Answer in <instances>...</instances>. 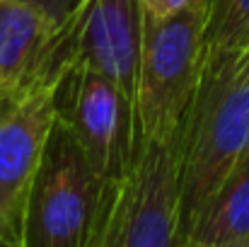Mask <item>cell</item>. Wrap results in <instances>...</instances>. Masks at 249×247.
I'll return each mask as SVG.
<instances>
[{
    "label": "cell",
    "instance_id": "obj_15",
    "mask_svg": "<svg viewBox=\"0 0 249 247\" xmlns=\"http://www.w3.org/2000/svg\"><path fill=\"white\" fill-rule=\"evenodd\" d=\"M0 247H22V243H12V240H2Z\"/></svg>",
    "mask_w": 249,
    "mask_h": 247
},
{
    "label": "cell",
    "instance_id": "obj_2",
    "mask_svg": "<svg viewBox=\"0 0 249 247\" xmlns=\"http://www.w3.org/2000/svg\"><path fill=\"white\" fill-rule=\"evenodd\" d=\"M109 184L56 112L41 148L22 218V247H92Z\"/></svg>",
    "mask_w": 249,
    "mask_h": 247
},
{
    "label": "cell",
    "instance_id": "obj_4",
    "mask_svg": "<svg viewBox=\"0 0 249 247\" xmlns=\"http://www.w3.org/2000/svg\"><path fill=\"white\" fill-rule=\"evenodd\" d=\"M181 136L138 141L131 170L109 187L92 247H186L181 230Z\"/></svg>",
    "mask_w": 249,
    "mask_h": 247
},
{
    "label": "cell",
    "instance_id": "obj_8",
    "mask_svg": "<svg viewBox=\"0 0 249 247\" xmlns=\"http://www.w3.org/2000/svg\"><path fill=\"white\" fill-rule=\"evenodd\" d=\"M58 22L29 0H0V90L15 87L36 66Z\"/></svg>",
    "mask_w": 249,
    "mask_h": 247
},
{
    "label": "cell",
    "instance_id": "obj_7",
    "mask_svg": "<svg viewBox=\"0 0 249 247\" xmlns=\"http://www.w3.org/2000/svg\"><path fill=\"white\" fill-rule=\"evenodd\" d=\"M68 32L75 63L114 80L136 97L143 15L138 0H80L61 22Z\"/></svg>",
    "mask_w": 249,
    "mask_h": 247
},
{
    "label": "cell",
    "instance_id": "obj_11",
    "mask_svg": "<svg viewBox=\"0 0 249 247\" xmlns=\"http://www.w3.org/2000/svg\"><path fill=\"white\" fill-rule=\"evenodd\" d=\"M191 0H138V7L143 15H150V17H169L179 10H184Z\"/></svg>",
    "mask_w": 249,
    "mask_h": 247
},
{
    "label": "cell",
    "instance_id": "obj_6",
    "mask_svg": "<svg viewBox=\"0 0 249 247\" xmlns=\"http://www.w3.org/2000/svg\"><path fill=\"white\" fill-rule=\"evenodd\" d=\"M56 112L71 124L104 182L119 184L138 151L133 97L107 76L75 63L58 87Z\"/></svg>",
    "mask_w": 249,
    "mask_h": 247
},
{
    "label": "cell",
    "instance_id": "obj_1",
    "mask_svg": "<svg viewBox=\"0 0 249 247\" xmlns=\"http://www.w3.org/2000/svg\"><path fill=\"white\" fill-rule=\"evenodd\" d=\"M206 27L208 0H191L184 10L162 19L143 15L133 97L138 141L181 136L203 78Z\"/></svg>",
    "mask_w": 249,
    "mask_h": 247
},
{
    "label": "cell",
    "instance_id": "obj_5",
    "mask_svg": "<svg viewBox=\"0 0 249 247\" xmlns=\"http://www.w3.org/2000/svg\"><path fill=\"white\" fill-rule=\"evenodd\" d=\"M68 71L44 49L24 80L0 90V243H19L27 196Z\"/></svg>",
    "mask_w": 249,
    "mask_h": 247
},
{
    "label": "cell",
    "instance_id": "obj_14",
    "mask_svg": "<svg viewBox=\"0 0 249 247\" xmlns=\"http://www.w3.org/2000/svg\"><path fill=\"white\" fill-rule=\"evenodd\" d=\"M186 247H249L242 243H186Z\"/></svg>",
    "mask_w": 249,
    "mask_h": 247
},
{
    "label": "cell",
    "instance_id": "obj_13",
    "mask_svg": "<svg viewBox=\"0 0 249 247\" xmlns=\"http://www.w3.org/2000/svg\"><path fill=\"white\" fill-rule=\"evenodd\" d=\"M215 71H228V73H232V76H249V37L245 39V44L240 46V51H237L230 61L220 63L218 68L203 71V73H215Z\"/></svg>",
    "mask_w": 249,
    "mask_h": 247
},
{
    "label": "cell",
    "instance_id": "obj_12",
    "mask_svg": "<svg viewBox=\"0 0 249 247\" xmlns=\"http://www.w3.org/2000/svg\"><path fill=\"white\" fill-rule=\"evenodd\" d=\"M29 2H34V5H39L41 10H46L58 24L66 22V19L75 12V7L80 5V0H29Z\"/></svg>",
    "mask_w": 249,
    "mask_h": 247
},
{
    "label": "cell",
    "instance_id": "obj_3",
    "mask_svg": "<svg viewBox=\"0 0 249 247\" xmlns=\"http://www.w3.org/2000/svg\"><path fill=\"white\" fill-rule=\"evenodd\" d=\"M249 155V76L203 73L181 136L184 240L225 177Z\"/></svg>",
    "mask_w": 249,
    "mask_h": 247
},
{
    "label": "cell",
    "instance_id": "obj_10",
    "mask_svg": "<svg viewBox=\"0 0 249 247\" xmlns=\"http://www.w3.org/2000/svg\"><path fill=\"white\" fill-rule=\"evenodd\" d=\"M249 37V0H208L206 66L218 68L230 61Z\"/></svg>",
    "mask_w": 249,
    "mask_h": 247
},
{
    "label": "cell",
    "instance_id": "obj_9",
    "mask_svg": "<svg viewBox=\"0 0 249 247\" xmlns=\"http://www.w3.org/2000/svg\"><path fill=\"white\" fill-rule=\"evenodd\" d=\"M186 243L249 245V155L225 177L194 223Z\"/></svg>",
    "mask_w": 249,
    "mask_h": 247
}]
</instances>
